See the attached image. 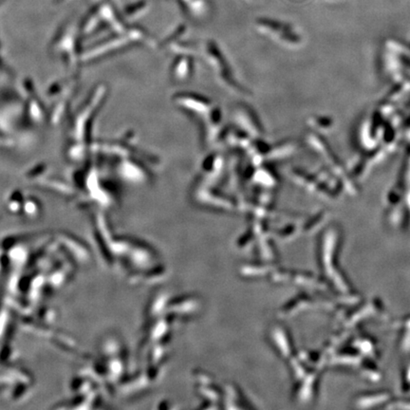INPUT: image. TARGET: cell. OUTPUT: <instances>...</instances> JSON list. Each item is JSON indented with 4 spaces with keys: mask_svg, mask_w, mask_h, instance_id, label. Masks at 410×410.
I'll return each instance as SVG.
<instances>
[{
    "mask_svg": "<svg viewBox=\"0 0 410 410\" xmlns=\"http://www.w3.org/2000/svg\"><path fill=\"white\" fill-rule=\"evenodd\" d=\"M221 53L222 52L220 51L214 42H208L206 44V54L208 62L212 67H215V74L220 78V82L230 89L234 90L235 93H243L244 91H242L241 86L238 85V82L235 81L230 70L229 65H227L224 56Z\"/></svg>",
    "mask_w": 410,
    "mask_h": 410,
    "instance_id": "obj_1",
    "label": "cell"
},
{
    "mask_svg": "<svg viewBox=\"0 0 410 410\" xmlns=\"http://www.w3.org/2000/svg\"><path fill=\"white\" fill-rule=\"evenodd\" d=\"M176 100L180 105H183L184 107L193 111H208L211 108L210 102L206 99L204 100V98H201L200 96L181 94L178 96Z\"/></svg>",
    "mask_w": 410,
    "mask_h": 410,
    "instance_id": "obj_2",
    "label": "cell"
},
{
    "mask_svg": "<svg viewBox=\"0 0 410 410\" xmlns=\"http://www.w3.org/2000/svg\"><path fill=\"white\" fill-rule=\"evenodd\" d=\"M181 6L194 17H203L210 10L209 0H179Z\"/></svg>",
    "mask_w": 410,
    "mask_h": 410,
    "instance_id": "obj_3",
    "label": "cell"
},
{
    "mask_svg": "<svg viewBox=\"0 0 410 410\" xmlns=\"http://www.w3.org/2000/svg\"><path fill=\"white\" fill-rule=\"evenodd\" d=\"M191 65L186 58H183L179 61L174 67V75L176 79L184 80L189 78L190 75Z\"/></svg>",
    "mask_w": 410,
    "mask_h": 410,
    "instance_id": "obj_4",
    "label": "cell"
},
{
    "mask_svg": "<svg viewBox=\"0 0 410 410\" xmlns=\"http://www.w3.org/2000/svg\"><path fill=\"white\" fill-rule=\"evenodd\" d=\"M388 397L389 396L387 394H376V395H373L372 397L371 396L362 397L357 400V403H358V407L360 408H369V407H373L375 405L380 404L382 401L387 400Z\"/></svg>",
    "mask_w": 410,
    "mask_h": 410,
    "instance_id": "obj_5",
    "label": "cell"
},
{
    "mask_svg": "<svg viewBox=\"0 0 410 410\" xmlns=\"http://www.w3.org/2000/svg\"><path fill=\"white\" fill-rule=\"evenodd\" d=\"M148 9V3L145 0H140L134 3L130 9L127 10V13L130 14V16L137 17L140 14L145 13V11Z\"/></svg>",
    "mask_w": 410,
    "mask_h": 410,
    "instance_id": "obj_6",
    "label": "cell"
},
{
    "mask_svg": "<svg viewBox=\"0 0 410 410\" xmlns=\"http://www.w3.org/2000/svg\"><path fill=\"white\" fill-rule=\"evenodd\" d=\"M406 336L402 340V349L406 353H410V321L408 324Z\"/></svg>",
    "mask_w": 410,
    "mask_h": 410,
    "instance_id": "obj_7",
    "label": "cell"
},
{
    "mask_svg": "<svg viewBox=\"0 0 410 410\" xmlns=\"http://www.w3.org/2000/svg\"><path fill=\"white\" fill-rule=\"evenodd\" d=\"M249 1H256V0H249Z\"/></svg>",
    "mask_w": 410,
    "mask_h": 410,
    "instance_id": "obj_8",
    "label": "cell"
}]
</instances>
